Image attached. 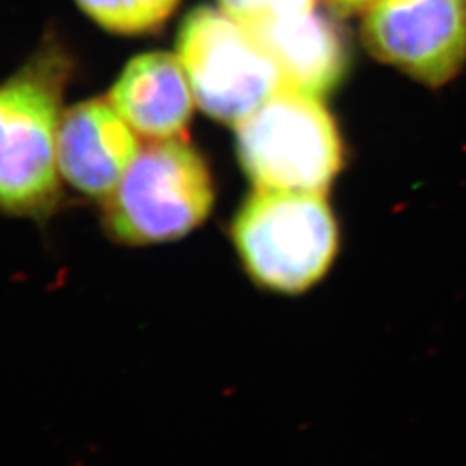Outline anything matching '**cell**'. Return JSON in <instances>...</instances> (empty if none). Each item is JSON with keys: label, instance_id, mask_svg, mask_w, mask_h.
Here are the masks:
<instances>
[{"label": "cell", "instance_id": "obj_11", "mask_svg": "<svg viewBox=\"0 0 466 466\" xmlns=\"http://www.w3.org/2000/svg\"><path fill=\"white\" fill-rule=\"evenodd\" d=\"M219 4L249 34L315 11V0H219Z\"/></svg>", "mask_w": 466, "mask_h": 466}, {"label": "cell", "instance_id": "obj_8", "mask_svg": "<svg viewBox=\"0 0 466 466\" xmlns=\"http://www.w3.org/2000/svg\"><path fill=\"white\" fill-rule=\"evenodd\" d=\"M192 96L180 57L149 52L127 65L109 102L135 132L165 140L184 137L192 117Z\"/></svg>", "mask_w": 466, "mask_h": 466}, {"label": "cell", "instance_id": "obj_2", "mask_svg": "<svg viewBox=\"0 0 466 466\" xmlns=\"http://www.w3.org/2000/svg\"><path fill=\"white\" fill-rule=\"evenodd\" d=\"M240 267L256 287L302 296L332 269L340 233L325 194L256 188L230 227Z\"/></svg>", "mask_w": 466, "mask_h": 466}, {"label": "cell", "instance_id": "obj_5", "mask_svg": "<svg viewBox=\"0 0 466 466\" xmlns=\"http://www.w3.org/2000/svg\"><path fill=\"white\" fill-rule=\"evenodd\" d=\"M177 49L200 109L221 123L238 127L282 88L271 56L225 11H190Z\"/></svg>", "mask_w": 466, "mask_h": 466}, {"label": "cell", "instance_id": "obj_9", "mask_svg": "<svg viewBox=\"0 0 466 466\" xmlns=\"http://www.w3.org/2000/svg\"><path fill=\"white\" fill-rule=\"evenodd\" d=\"M280 71L283 90L321 99L346 75L348 52L329 17L315 11L250 34Z\"/></svg>", "mask_w": 466, "mask_h": 466}, {"label": "cell", "instance_id": "obj_3", "mask_svg": "<svg viewBox=\"0 0 466 466\" xmlns=\"http://www.w3.org/2000/svg\"><path fill=\"white\" fill-rule=\"evenodd\" d=\"M215 206V184L206 159L184 137L156 140L104 200L102 223L123 246L173 242L200 227Z\"/></svg>", "mask_w": 466, "mask_h": 466}, {"label": "cell", "instance_id": "obj_7", "mask_svg": "<svg viewBox=\"0 0 466 466\" xmlns=\"http://www.w3.org/2000/svg\"><path fill=\"white\" fill-rule=\"evenodd\" d=\"M138 154L134 128L111 102L85 100L67 109L57 135V165L69 185L106 200Z\"/></svg>", "mask_w": 466, "mask_h": 466}, {"label": "cell", "instance_id": "obj_6", "mask_svg": "<svg viewBox=\"0 0 466 466\" xmlns=\"http://www.w3.org/2000/svg\"><path fill=\"white\" fill-rule=\"evenodd\" d=\"M363 40L382 63L421 84L444 85L466 63V0H377Z\"/></svg>", "mask_w": 466, "mask_h": 466}, {"label": "cell", "instance_id": "obj_4", "mask_svg": "<svg viewBox=\"0 0 466 466\" xmlns=\"http://www.w3.org/2000/svg\"><path fill=\"white\" fill-rule=\"evenodd\" d=\"M237 150L256 188L325 194L342 167V142L319 99L280 88L238 125Z\"/></svg>", "mask_w": 466, "mask_h": 466}, {"label": "cell", "instance_id": "obj_10", "mask_svg": "<svg viewBox=\"0 0 466 466\" xmlns=\"http://www.w3.org/2000/svg\"><path fill=\"white\" fill-rule=\"evenodd\" d=\"M86 16L111 34L149 35L161 30L180 0H76Z\"/></svg>", "mask_w": 466, "mask_h": 466}, {"label": "cell", "instance_id": "obj_1", "mask_svg": "<svg viewBox=\"0 0 466 466\" xmlns=\"http://www.w3.org/2000/svg\"><path fill=\"white\" fill-rule=\"evenodd\" d=\"M73 57L47 38L0 85V211L44 218L61 200L57 135Z\"/></svg>", "mask_w": 466, "mask_h": 466}, {"label": "cell", "instance_id": "obj_12", "mask_svg": "<svg viewBox=\"0 0 466 466\" xmlns=\"http://www.w3.org/2000/svg\"><path fill=\"white\" fill-rule=\"evenodd\" d=\"M335 11L342 15H356L360 11H367L377 0H327Z\"/></svg>", "mask_w": 466, "mask_h": 466}]
</instances>
